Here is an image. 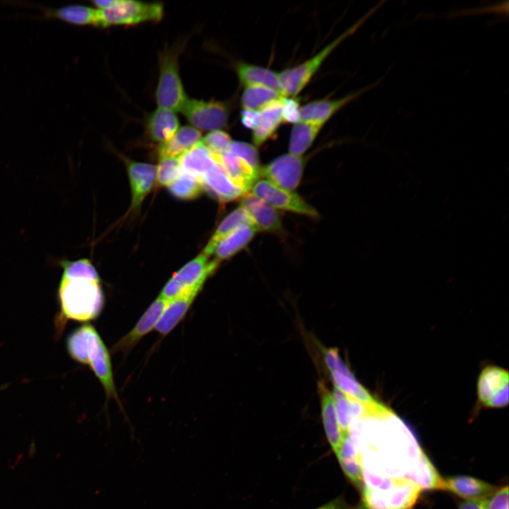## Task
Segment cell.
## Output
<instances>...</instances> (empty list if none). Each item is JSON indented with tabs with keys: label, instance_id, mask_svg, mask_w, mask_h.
<instances>
[{
	"label": "cell",
	"instance_id": "obj_1",
	"mask_svg": "<svg viewBox=\"0 0 509 509\" xmlns=\"http://www.w3.org/2000/svg\"><path fill=\"white\" fill-rule=\"evenodd\" d=\"M57 298L60 312L57 327L60 331L69 320L88 322L101 312L104 296L100 281L61 278Z\"/></svg>",
	"mask_w": 509,
	"mask_h": 509
},
{
	"label": "cell",
	"instance_id": "obj_2",
	"mask_svg": "<svg viewBox=\"0 0 509 509\" xmlns=\"http://www.w3.org/2000/svg\"><path fill=\"white\" fill-rule=\"evenodd\" d=\"M378 4L357 22L327 44L315 55L305 62L279 72L280 84L283 96L296 97L308 84L322 64L332 52L347 37L353 35L358 28L380 6Z\"/></svg>",
	"mask_w": 509,
	"mask_h": 509
},
{
	"label": "cell",
	"instance_id": "obj_3",
	"mask_svg": "<svg viewBox=\"0 0 509 509\" xmlns=\"http://www.w3.org/2000/svg\"><path fill=\"white\" fill-rule=\"evenodd\" d=\"M158 83L156 100L158 107L173 112L182 111L188 98L179 74L176 50L164 52L160 56Z\"/></svg>",
	"mask_w": 509,
	"mask_h": 509
},
{
	"label": "cell",
	"instance_id": "obj_4",
	"mask_svg": "<svg viewBox=\"0 0 509 509\" xmlns=\"http://www.w3.org/2000/svg\"><path fill=\"white\" fill-rule=\"evenodd\" d=\"M98 10L100 27L103 28L158 21L163 16V6L159 2L115 0L110 6Z\"/></svg>",
	"mask_w": 509,
	"mask_h": 509
},
{
	"label": "cell",
	"instance_id": "obj_5",
	"mask_svg": "<svg viewBox=\"0 0 509 509\" xmlns=\"http://www.w3.org/2000/svg\"><path fill=\"white\" fill-rule=\"evenodd\" d=\"M421 489L408 478H402L384 491L363 488V501L366 509H409L416 501Z\"/></svg>",
	"mask_w": 509,
	"mask_h": 509
},
{
	"label": "cell",
	"instance_id": "obj_6",
	"mask_svg": "<svg viewBox=\"0 0 509 509\" xmlns=\"http://www.w3.org/2000/svg\"><path fill=\"white\" fill-rule=\"evenodd\" d=\"M249 192L276 209L286 211L312 218L319 217V213L316 209L309 204L298 194L278 187L266 180L259 179L257 180Z\"/></svg>",
	"mask_w": 509,
	"mask_h": 509
},
{
	"label": "cell",
	"instance_id": "obj_7",
	"mask_svg": "<svg viewBox=\"0 0 509 509\" xmlns=\"http://www.w3.org/2000/svg\"><path fill=\"white\" fill-rule=\"evenodd\" d=\"M305 163L303 156L282 154L261 166L259 175L278 187L294 191L300 183Z\"/></svg>",
	"mask_w": 509,
	"mask_h": 509
},
{
	"label": "cell",
	"instance_id": "obj_8",
	"mask_svg": "<svg viewBox=\"0 0 509 509\" xmlns=\"http://www.w3.org/2000/svg\"><path fill=\"white\" fill-rule=\"evenodd\" d=\"M193 127L201 130H218L226 127L229 108L221 101L189 99L182 111Z\"/></svg>",
	"mask_w": 509,
	"mask_h": 509
},
{
	"label": "cell",
	"instance_id": "obj_9",
	"mask_svg": "<svg viewBox=\"0 0 509 509\" xmlns=\"http://www.w3.org/2000/svg\"><path fill=\"white\" fill-rule=\"evenodd\" d=\"M219 262L209 261V257L201 253L186 264L167 282L160 297L170 301L183 289L196 283L204 276H210L218 267Z\"/></svg>",
	"mask_w": 509,
	"mask_h": 509
},
{
	"label": "cell",
	"instance_id": "obj_10",
	"mask_svg": "<svg viewBox=\"0 0 509 509\" xmlns=\"http://www.w3.org/2000/svg\"><path fill=\"white\" fill-rule=\"evenodd\" d=\"M508 372L497 366H487L481 373L477 394L482 405L501 408L508 404Z\"/></svg>",
	"mask_w": 509,
	"mask_h": 509
},
{
	"label": "cell",
	"instance_id": "obj_11",
	"mask_svg": "<svg viewBox=\"0 0 509 509\" xmlns=\"http://www.w3.org/2000/svg\"><path fill=\"white\" fill-rule=\"evenodd\" d=\"M85 364L90 366L100 382L107 398H113L120 404L114 382L110 353L98 332L90 341Z\"/></svg>",
	"mask_w": 509,
	"mask_h": 509
},
{
	"label": "cell",
	"instance_id": "obj_12",
	"mask_svg": "<svg viewBox=\"0 0 509 509\" xmlns=\"http://www.w3.org/2000/svg\"><path fill=\"white\" fill-rule=\"evenodd\" d=\"M208 278L209 276L202 277L196 283L183 289L168 302L155 327L159 334L163 336L167 335L184 318Z\"/></svg>",
	"mask_w": 509,
	"mask_h": 509
},
{
	"label": "cell",
	"instance_id": "obj_13",
	"mask_svg": "<svg viewBox=\"0 0 509 509\" xmlns=\"http://www.w3.org/2000/svg\"><path fill=\"white\" fill-rule=\"evenodd\" d=\"M169 301L158 296L146 309L134 327L111 348L112 353H129L152 329L165 310Z\"/></svg>",
	"mask_w": 509,
	"mask_h": 509
},
{
	"label": "cell",
	"instance_id": "obj_14",
	"mask_svg": "<svg viewBox=\"0 0 509 509\" xmlns=\"http://www.w3.org/2000/svg\"><path fill=\"white\" fill-rule=\"evenodd\" d=\"M382 78L374 84L366 86L358 91L351 93L342 98L334 99H321L308 103L300 108V122H310L324 124L346 105L355 100L363 93L378 85Z\"/></svg>",
	"mask_w": 509,
	"mask_h": 509
},
{
	"label": "cell",
	"instance_id": "obj_15",
	"mask_svg": "<svg viewBox=\"0 0 509 509\" xmlns=\"http://www.w3.org/2000/svg\"><path fill=\"white\" fill-rule=\"evenodd\" d=\"M240 206L247 212L257 232L282 231L283 226L280 213L265 201L248 192L242 197Z\"/></svg>",
	"mask_w": 509,
	"mask_h": 509
},
{
	"label": "cell",
	"instance_id": "obj_16",
	"mask_svg": "<svg viewBox=\"0 0 509 509\" xmlns=\"http://www.w3.org/2000/svg\"><path fill=\"white\" fill-rule=\"evenodd\" d=\"M200 181L203 189L221 203L242 199L248 193L235 185L217 162Z\"/></svg>",
	"mask_w": 509,
	"mask_h": 509
},
{
	"label": "cell",
	"instance_id": "obj_17",
	"mask_svg": "<svg viewBox=\"0 0 509 509\" xmlns=\"http://www.w3.org/2000/svg\"><path fill=\"white\" fill-rule=\"evenodd\" d=\"M497 487L483 480L468 476H455L443 479V490H446L466 501L487 498Z\"/></svg>",
	"mask_w": 509,
	"mask_h": 509
},
{
	"label": "cell",
	"instance_id": "obj_18",
	"mask_svg": "<svg viewBox=\"0 0 509 509\" xmlns=\"http://www.w3.org/2000/svg\"><path fill=\"white\" fill-rule=\"evenodd\" d=\"M213 156L232 181L245 192H249L255 182L259 179V170L230 151Z\"/></svg>",
	"mask_w": 509,
	"mask_h": 509
},
{
	"label": "cell",
	"instance_id": "obj_19",
	"mask_svg": "<svg viewBox=\"0 0 509 509\" xmlns=\"http://www.w3.org/2000/svg\"><path fill=\"white\" fill-rule=\"evenodd\" d=\"M127 172L131 191V209H136L152 189L156 178V166L144 163L129 161Z\"/></svg>",
	"mask_w": 509,
	"mask_h": 509
},
{
	"label": "cell",
	"instance_id": "obj_20",
	"mask_svg": "<svg viewBox=\"0 0 509 509\" xmlns=\"http://www.w3.org/2000/svg\"><path fill=\"white\" fill-rule=\"evenodd\" d=\"M235 71L240 83L244 87L262 86L273 89L283 96L279 72L258 65L238 62Z\"/></svg>",
	"mask_w": 509,
	"mask_h": 509
},
{
	"label": "cell",
	"instance_id": "obj_21",
	"mask_svg": "<svg viewBox=\"0 0 509 509\" xmlns=\"http://www.w3.org/2000/svg\"><path fill=\"white\" fill-rule=\"evenodd\" d=\"M179 119L175 112L157 108L148 117L146 123L148 136L161 144L168 141L179 129Z\"/></svg>",
	"mask_w": 509,
	"mask_h": 509
},
{
	"label": "cell",
	"instance_id": "obj_22",
	"mask_svg": "<svg viewBox=\"0 0 509 509\" xmlns=\"http://www.w3.org/2000/svg\"><path fill=\"white\" fill-rule=\"evenodd\" d=\"M320 392L323 426L327 440L336 455L346 434L342 432L339 426L332 392L324 385H320Z\"/></svg>",
	"mask_w": 509,
	"mask_h": 509
},
{
	"label": "cell",
	"instance_id": "obj_23",
	"mask_svg": "<svg viewBox=\"0 0 509 509\" xmlns=\"http://www.w3.org/2000/svg\"><path fill=\"white\" fill-rule=\"evenodd\" d=\"M336 455L345 474L355 485L362 487L361 453L349 433L345 435Z\"/></svg>",
	"mask_w": 509,
	"mask_h": 509
},
{
	"label": "cell",
	"instance_id": "obj_24",
	"mask_svg": "<svg viewBox=\"0 0 509 509\" xmlns=\"http://www.w3.org/2000/svg\"><path fill=\"white\" fill-rule=\"evenodd\" d=\"M201 134L191 126L180 128L168 141L160 144L159 157L180 158L184 153L201 142Z\"/></svg>",
	"mask_w": 509,
	"mask_h": 509
},
{
	"label": "cell",
	"instance_id": "obj_25",
	"mask_svg": "<svg viewBox=\"0 0 509 509\" xmlns=\"http://www.w3.org/2000/svg\"><path fill=\"white\" fill-rule=\"evenodd\" d=\"M259 112V123L252 134L253 145L256 147L269 139L283 123L281 99L269 103Z\"/></svg>",
	"mask_w": 509,
	"mask_h": 509
},
{
	"label": "cell",
	"instance_id": "obj_26",
	"mask_svg": "<svg viewBox=\"0 0 509 509\" xmlns=\"http://www.w3.org/2000/svg\"><path fill=\"white\" fill-rule=\"evenodd\" d=\"M182 172L199 180L216 164L213 154L201 142L180 158Z\"/></svg>",
	"mask_w": 509,
	"mask_h": 509
},
{
	"label": "cell",
	"instance_id": "obj_27",
	"mask_svg": "<svg viewBox=\"0 0 509 509\" xmlns=\"http://www.w3.org/2000/svg\"><path fill=\"white\" fill-rule=\"evenodd\" d=\"M257 233L256 228L250 225L238 227L219 242L214 251V259L220 262L233 257L245 248Z\"/></svg>",
	"mask_w": 509,
	"mask_h": 509
},
{
	"label": "cell",
	"instance_id": "obj_28",
	"mask_svg": "<svg viewBox=\"0 0 509 509\" xmlns=\"http://www.w3.org/2000/svg\"><path fill=\"white\" fill-rule=\"evenodd\" d=\"M324 125L310 122L293 124L289 138V153L302 156L311 147Z\"/></svg>",
	"mask_w": 509,
	"mask_h": 509
},
{
	"label": "cell",
	"instance_id": "obj_29",
	"mask_svg": "<svg viewBox=\"0 0 509 509\" xmlns=\"http://www.w3.org/2000/svg\"><path fill=\"white\" fill-rule=\"evenodd\" d=\"M243 225L253 226L252 221L244 208L241 206L230 212L221 222L215 233L205 246L203 252L207 257L214 253L219 242L238 227Z\"/></svg>",
	"mask_w": 509,
	"mask_h": 509
},
{
	"label": "cell",
	"instance_id": "obj_30",
	"mask_svg": "<svg viewBox=\"0 0 509 509\" xmlns=\"http://www.w3.org/2000/svg\"><path fill=\"white\" fill-rule=\"evenodd\" d=\"M49 17H54L75 25H93L100 27L98 8L81 5H69L57 9L46 11Z\"/></svg>",
	"mask_w": 509,
	"mask_h": 509
},
{
	"label": "cell",
	"instance_id": "obj_31",
	"mask_svg": "<svg viewBox=\"0 0 509 509\" xmlns=\"http://www.w3.org/2000/svg\"><path fill=\"white\" fill-rule=\"evenodd\" d=\"M335 388L345 395L364 404L377 402L369 392L357 380L353 373H330Z\"/></svg>",
	"mask_w": 509,
	"mask_h": 509
},
{
	"label": "cell",
	"instance_id": "obj_32",
	"mask_svg": "<svg viewBox=\"0 0 509 509\" xmlns=\"http://www.w3.org/2000/svg\"><path fill=\"white\" fill-rule=\"evenodd\" d=\"M283 97L279 92L262 86L245 87L240 98L242 109L260 111L269 103Z\"/></svg>",
	"mask_w": 509,
	"mask_h": 509
},
{
	"label": "cell",
	"instance_id": "obj_33",
	"mask_svg": "<svg viewBox=\"0 0 509 509\" xmlns=\"http://www.w3.org/2000/svg\"><path fill=\"white\" fill-rule=\"evenodd\" d=\"M168 188L172 195L181 199H194L204 190L199 178L182 172Z\"/></svg>",
	"mask_w": 509,
	"mask_h": 509
},
{
	"label": "cell",
	"instance_id": "obj_34",
	"mask_svg": "<svg viewBox=\"0 0 509 509\" xmlns=\"http://www.w3.org/2000/svg\"><path fill=\"white\" fill-rule=\"evenodd\" d=\"M63 268L62 277L74 279H83L100 281L97 270L88 259H81L76 261H62Z\"/></svg>",
	"mask_w": 509,
	"mask_h": 509
},
{
	"label": "cell",
	"instance_id": "obj_35",
	"mask_svg": "<svg viewBox=\"0 0 509 509\" xmlns=\"http://www.w3.org/2000/svg\"><path fill=\"white\" fill-rule=\"evenodd\" d=\"M181 173L179 158L160 157L156 177L160 185L168 187Z\"/></svg>",
	"mask_w": 509,
	"mask_h": 509
},
{
	"label": "cell",
	"instance_id": "obj_36",
	"mask_svg": "<svg viewBox=\"0 0 509 509\" xmlns=\"http://www.w3.org/2000/svg\"><path fill=\"white\" fill-rule=\"evenodd\" d=\"M332 394L341 429L344 434L349 433L352 423L349 399L336 388L333 390Z\"/></svg>",
	"mask_w": 509,
	"mask_h": 509
},
{
	"label": "cell",
	"instance_id": "obj_37",
	"mask_svg": "<svg viewBox=\"0 0 509 509\" xmlns=\"http://www.w3.org/2000/svg\"><path fill=\"white\" fill-rule=\"evenodd\" d=\"M232 141L227 132L218 129L208 133L201 142L213 154L221 155L229 151Z\"/></svg>",
	"mask_w": 509,
	"mask_h": 509
},
{
	"label": "cell",
	"instance_id": "obj_38",
	"mask_svg": "<svg viewBox=\"0 0 509 509\" xmlns=\"http://www.w3.org/2000/svg\"><path fill=\"white\" fill-rule=\"evenodd\" d=\"M229 151L245 160L254 169L259 171L261 166L259 165V153L255 145L245 141H232Z\"/></svg>",
	"mask_w": 509,
	"mask_h": 509
},
{
	"label": "cell",
	"instance_id": "obj_39",
	"mask_svg": "<svg viewBox=\"0 0 509 509\" xmlns=\"http://www.w3.org/2000/svg\"><path fill=\"white\" fill-rule=\"evenodd\" d=\"M281 112L283 123L295 124L300 122L299 101L296 97H286L281 98Z\"/></svg>",
	"mask_w": 509,
	"mask_h": 509
},
{
	"label": "cell",
	"instance_id": "obj_40",
	"mask_svg": "<svg viewBox=\"0 0 509 509\" xmlns=\"http://www.w3.org/2000/svg\"><path fill=\"white\" fill-rule=\"evenodd\" d=\"M323 351L324 361L329 373H339L344 375L352 373L340 357L337 349L331 348Z\"/></svg>",
	"mask_w": 509,
	"mask_h": 509
},
{
	"label": "cell",
	"instance_id": "obj_41",
	"mask_svg": "<svg viewBox=\"0 0 509 509\" xmlns=\"http://www.w3.org/2000/svg\"><path fill=\"white\" fill-rule=\"evenodd\" d=\"M485 509H508V486L497 489L488 497Z\"/></svg>",
	"mask_w": 509,
	"mask_h": 509
},
{
	"label": "cell",
	"instance_id": "obj_42",
	"mask_svg": "<svg viewBox=\"0 0 509 509\" xmlns=\"http://www.w3.org/2000/svg\"><path fill=\"white\" fill-rule=\"evenodd\" d=\"M260 112L242 109L240 113L242 124L247 129L254 130L260 121Z\"/></svg>",
	"mask_w": 509,
	"mask_h": 509
},
{
	"label": "cell",
	"instance_id": "obj_43",
	"mask_svg": "<svg viewBox=\"0 0 509 509\" xmlns=\"http://www.w3.org/2000/svg\"><path fill=\"white\" fill-rule=\"evenodd\" d=\"M487 498L464 501L461 503L459 509H485Z\"/></svg>",
	"mask_w": 509,
	"mask_h": 509
},
{
	"label": "cell",
	"instance_id": "obj_44",
	"mask_svg": "<svg viewBox=\"0 0 509 509\" xmlns=\"http://www.w3.org/2000/svg\"><path fill=\"white\" fill-rule=\"evenodd\" d=\"M317 509H353L343 498H336Z\"/></svg>",
	"mask_w": 509,
	"mask_h": 509
},
{
	"label": "cell",
	"instance_id": "obj_45",
	"mask_svg": "<svg viewBox=\"0 0 509 509\" xmlns=\"http://www.w3.org/2000/svg\"><path fill=\"white\" fill-rule=\"evenodd\" d=\"M115 1V0H94L92 2L98 9H103L112 5Z\"/></svg>",
	"mask_w": 509,
	"mask_h": 509
}]
</instances>
